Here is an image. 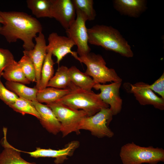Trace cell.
I'll use <instances>...</instances> for the list:
<instances>
[{"instance_id":"cell-17","label":"cell","mask_w":164,"mask_h":164,"mask_svg":"<svg viewBox=\"0 0 164 164\" xmlns=\"http://www.w3.org/2000/svg\"><path fill=\"white\" fill-rule=\"evenodd\" d=\"M144 0H114V9L121 14L132 17H138L147 8Z\"/></svg>"},{"instance_id":"cell-28","label":"cell","mask_w":164,"mask_h":164,"mask_svg":"<svg viewBox=\"0 0 164 164\" xmlns=\"http://www.w3.org/2000/svg\"><path fill=\"white\" fill-rule=\"evenodd\" d=\"M19 97L3 85L0 78V99L9 106L13 103Z\"/></svg>"},{"instance_id":"cell-3","label":"cell","mask_w":164,"mask_h":164,"mask_svg":"<svg viewBox=\"0 0 164 164\" xmlns=\"http://www.w3.org/2000/svg\"><path fill=\"white\" fill-rule=\"evenodd\" d=\"M70 89L69 93L56 101L75 109L82 110L87 116L95 114L103 108H109L101 100L98 94L92 90H84L75 85Z\"/></svg>"},{"instance_id":"cell-14","label":"cell","mask_w":164,"mask_h":164,"mask_svg":"<svg viewBox=\"0 0 164 164\" xmlns=\"http://www.w3.org/2000/svg\"><path fill=\"white\" fill-rule=\"evenodd\" d=\"M34 39L36 43L33 48L28 51L24 50L23 53L29 57L33 63L36 72L37 85L40 79L42 68L47 54V45L42 32L39 33Z\"/></svg>"},{"instance_id":"cell-19","label":"cell","mask_w":164,"mask_h":164,"mask_svg":"<svg viewBox=\"0 0 164 164\" xmlns=\"http://www.w3.org/2000/svg\"><path fill=\"white\" fill-rule=\"evenodd\" d=\"M68 69L63 65L59 67L55 75L49 82L47 87L60 89H70L74 84L70 79Z\"/></svg>"},{"instance_id":"cell-2","label":"cell","mask_w":164,"mask_h":164,"mask_svg":"<svg viewBox=\"0 0 164 164\" xmlns=\"http://www.w3.org/2000/svg\"><path fill=\"white\" fill-rule=\"evenodd\" d=\"M88 43L101 46L106 50L112 51L127 58L134 53L127 41L120 32L111 26L97 25L87 29Z\"/></svg>"},{"instance_id":"cell-11","label":"cell","mask_w":164,"mask_h":164,"mask_svg":"<svg viewBox=\"0 0 164 164\" xmlns=\"http://www.w3.org/2000/svg\"><path fill=\"white\" fill-rule=\"evenodd\" d=\"M48 39L49 43L46 46L47 52L51 51L52 55L56 57V63L58 65L63 58L69 53L77 60L79 56L77 53L71 50L75 44L71 39L53 32L49 35Z\"/></svg>"},{"instance_id":"cell-21","label":"cell","mask_w":164,"mask_h":164,"mask_svg":"<svg viewBox=\"0 0 164 164\" xmlns=\"http://www.w3.org/2000/svg\"><path fill=\"white\" fill-rule=\"evenodd\" d=\"M47 52L41 70L40 79L36 87L38 90L46 88L50 80L53 76L54 63L52 58V54L50 51Z\"/></svg>"},{"instance_id":"cell-4","label":"cell","mask_w":164,"mask_h":164,"mask_svg":"<svg viewBox=\"0 0 164 164\" xmlns=\"http://www.w3.org/2000/svg\"><path fill=\"white\" fill-rule=\"evenodd\" d=\"M119 156L123 164H157L164 161V150L152 146L142 147L133 142L121 148Z\"/></svg>"},{"instance_id":"cell-25","label":"cell","mask_w":164,"mask_h":164,"mask_svg":"<svg viewBox=\"0 0 164 164\" xmlns=\"http://www.w3.org/2000/svg\"><path fill=\"white\" fill-rule=\"evenodd\" d=\"M76 12L81 14L87 21L94 20L96 13L94 8L92 0H72Z\"/></svg>"},{"instance_id":"cell-16","label":"cell","mask_w":164,"mask_h":164,"mask_svg":"<svg viewBox=\"0 0 164 164\" xmlns=\"http://www.w3.org/2000/svg\"><path fill=\"white\" fill-rule=\"evenodd\" d=\"M7 130L3 128L4 137L1 143L3 149L0 153V164H36L35 162H27L21 156L20 150L14 148L8 142L7 138Z\"/></svg>"},{"instance_id":"cell-7","label":"cell","mask_w":164,"mask_h":164,"mask_svg":"<svg viewBox=\"0 0 164 164\" xmlns=\"http://www.w3.org/2000/svg\"><path fill=\"white\" fill-rule=\"evenodd\" d=\"M112 113L109 108L101 109L91 116H86L80 121L78 129L89 131L92 135L98 138H112L114 132L109 127L113 118Z\"/></svg>"},{"instance_id":"cell-12","label":"cell","mask_w":164,"mask_h":164,"mask_svg":"<svg viewBox=\"0 0 164 164\" xmlns=\"http://www.w3.org/2000/svg\"><path fill=\"white\" fill-rule=\"evenodd\" d=\"M52 18L59 22L66 30L76 19V10L71 0H51Z\"/></svg>"},{"instance_id":"cell-30","label":"cell","mask_w":164,"mask_h":164,"mask_svg":"<svg viewBox=\"0 0 164 164\" xmlns=\"http://www.w3.org/2000/svg\"><path fill=\"white\" fill-rule=\"evenodd\" d=\"M149 87L164 99V73L152 84L149 85Z\"/></svg>"},{"instance_id":"cell-10","label":"cell","mask_w":164,"mask_h":164,"mask_svg":"<svg viewBox=\"0 0 164 164\" xmlns=\"http://www.w3.org/2000/svg\"><path fill=\"white\" fill-rule=\"evenodd\" d=\"M129 84L128 92L133 94L140 105H151L160 110H164V99L156 95L150 88L149 84L139 82Z\"/></svg>"},{"instance_id":"cell-18","label":"cell","mask_w":164,"mask_h":164,"mask_svg":"<svg viewBox=\"0 0 164 164\" xmlns=\"http://www.w3.org/2000/svg\"><path fill=\"white\" fill-rule=\"evenodd\" d=\"M68 73L72 83L81 89L91 91L96 84L92 78L75 66H71L68 69Z\"/></svg>"},{"instance_id":"cell-8","label":"cell","mask_w":164,"mask_h":164,"mask_svg":"<svg viewBox=\"0 0 164 164\" xmlns=\"http://www.w3.org/2000/svg\"><path fill=\"white\" fill-rule=\"evenodd\" d=\"M76 18L66 30V32L77 46V54L82 56L90 53L91 50L88 45L87 29L85 25L87 21L79 12H76Z\"/></svg>"},{"instance_id":"cell-1","label":"cell","mask_w":164,"mask_h":164,"mask_svg":"<svg viewBox=\"0 0 164 164\" xmlns=\"http://www.w3.org/2000/svg\"><path fill=\"white\" fill-rule=\"evenodd\" d=\"M0 15L4 21L0 27V34L6 41L11 43L21 39L23 42L24 50H32L35 45L33 39L42 31V26L39 20L23 12L0 11Z\"/></svg>"},{"instance_id":"cell-31","label":"cell","mask_w":164,"mask_h":164,"mask_svg":"<svg viewBox=\"0 0 164 164\" xmlns=\"http://www.w3.org/2000/svg\"><path fill=\"white\" fill-rule=\"evenodd\" d=\"M4 23V21L2 17L0 15V23L3 24Z\"/></svg>"},{"instance_id":"cell-26","label":"cell","mask_w":164,"mask_h":164,"mask_svg":"<svg viewBox=\"0 0 164 164\" xmlns=\"http://www.w3.org/2000/svg\"><path fill=\"white\" fill-rule=\"evenodd\" d=\"M14 111L22 114H31L37 118H40L38 112L32 104V101L19 97L12 104L9 106Z\"/></svg>"},{"instance_id":"cell-13","label":"cell","mask_w":164,"mask_h":164,"mask_svg":"<svg viewBox=\"0 0 164 164\" xmlns=\"http://www.w3.org/2000/svg\"><path fill=\"white\" fill-rule=\"evenodd\" d=\"M80 145L79 142L73 141L69 143L64 148L59 150L50 149H43L37 148L32 152H26L21 151L29 154L30 156L35 158L50 157L55 159L54 163L56 164L63 163L67 159V157L72 155L75 150Z\"/></svg>"},{"instance_id":"cell-23","label":"cell","mask_w":164,"mask_h":164,"mask_svg":"<svg viewBox=\"0 0 164 164\" xmlns=\"http://www.w3.org/2000/svg\"><path fill=\"white\" fill-rule=\"evenodd\" d=\"M27 6L37 18H52L51 0H27Z\"/></svg>"},{"instance_id":"cell-15","label":"cell","mask_w":164,"mask_h":164,"mask_svg":"<svg viewBox=\"0 0 164 164\" xmlns=\"http://www.w3.org/2000/svg\"><path fill=\"white\" fill-rule=\"evenodd\" d=\"M32 102L39 114V120L42 126L53 135H56L60 132V123L52 110L46 104H43L36 100Z\"/></svg>"},{"instance_id":"cell-27","label":"cell","mask_w":164,"mask_h":164,"mask_svg":"<svg viewBox=\"0 0 164 164\" xmlns=\"http://www.w3.org/2000/svg\"><path fill=\"white\" fill-rule=\"evenodd\" d=\"M18 63L27 79L30 82H36V70L30 58L24 55Z\"/></svg>"},{"instance_id":"cell-9","label":"cell","mask_w":164,"mask_h":164,"mask_svg":"<svg viewBox=\"0 0 164 164\" xmlns=\"http://www.w3.org/2000/svg\"><path fill=\"white\" fill-rule=\"evenodd\" d=\"M121 82H112L109 84H97L93 88L100 90L98 94L101 100L110 106L109 108L113 115L119 113L122 108V100L120 95Z\"/></svg>"},{"instance_id":"cell-22","label":"cell","mask_w":164,"mask_h":164,"mask_svg":"<svg viewBox=\"0 0 164 164\" xmlns=\"http://www.w3.org/2000/svg\"><path fill=\"white\" fill-rule=\"evenodd\" d=\"M5 87L17 95L29 101L36 100L38 90L35 88H31L23 84L16 82L7 81Z\"/></svg>"},{"instance_id":"cell-20","label":"cell","mask_w":164,"mask_h":164,"mask_svg":"<svg viewBox=\"0 0 164 164\" xmlns=\"http://www.w3.org/2000/svg\"><path fill=\"white\" fill-rule=\"evenodd\" d=\"M70 91V89H60L46 87L38 91L36 100L40 103H45L46 104L53 103L66 95Z\"/></svg>"},{"instance_id":"cell-24","label":"cell","mask_w":164,"mask_h":164,"mask_svg":"<svg viewBox=\"0 0 164 164\" xmlns=\"http://www.w3.org/2000/svg\"><path fill=\"white\" fill-rule=\"evenodd\" d=\"M2 76L7 81L23 84H28L30 82L26 77L18 62L15 60L5 67Z\"/></svg>"},{"instance_id":"cell-6","label":"cell","mask_w":164,"mask_h":164,"mask_svg":"<svg viewBox=\"0 0 164 164\" xmlns=\"http://www.w3.org/2000/svg\"><path fill=\"white\" fill-rule=\"evenodd\" d=\"M46 105L52 110L60 123V132L63 137L73 132L80 133L78 129L79 124L84 118L87 116L85 111L74 109L58 101Z\"/></svg>"},{"instance_id":"cell-29","label":"cell","mask_w":164,"mask_h":164,"mask_svg":"<svg viewBox=\"0 0 164 164\" xmlns=\"http://www.w3.org/2000/svg\"><path fill=\"white\" fill-rule=\"evenodd\" d=\"M14 60L13 54L9 50L0 48V78L5 67Z\"/></svg>"},{"instance_id":"cell-5","label":"cell","mask_w":164,"mask_h":164,"mask_svg":"<svg viewBox=\"0 0 164 164\" xmlns=\"http://www.w3.org/2000/svg\"><path fill=\"white\" fill-rule=\"evenodd\" d=\"M87 67L85 73L91 77L96 84H105L107 82H121L122 79L114 69L108 68L102 56L99 54L90 53L78 57L77 60Z\"/></svg>"}]
</instances>
